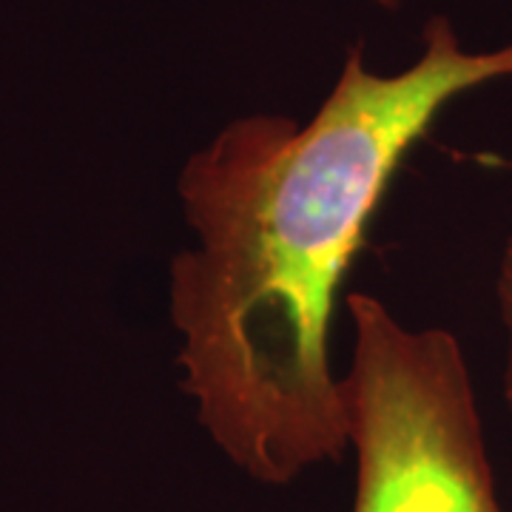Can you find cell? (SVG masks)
I'll return each instance as SVG.
<instances>
[{
    "label": "cell",
    "instance_id": "cell-1",
    "mask_svg": "<svg viewBox=\"0 0 512 512\" xmlns=\"http://www.w3.org/2000/svg\"><path fill=\"white\" fill-rule=\"evenodd\" d=\"M512 77V43L467 52L447 18L399 74L365 66V43L305 126L251 114L180 174L197 242L171 262L183 393L245 476L291 484L350 450L330 319L370 217L410 148L461 94Z\"/></svg>",
    "mask_w": 512,
    "mask_h": 512
},
{
    "label": "cell",
    "instance_id": "cell-2",
    "mask_svg": "<svg viewBox=\"0 0 512 512\" xmlns=\"http://www.w3.org/2000/svg\"><path fill=\"white\" fill-rule=\"evenodd\" d=\"M353 359L342 379L353 512H501L461 345L413 330L379 299L353 293Z\"/></svg>",
    "mask_w": 512,
    "mask_h": 512
},
{
    "label": "cell",
    "instance_id": "cell-3",
    "mask_svg": "<svg viewBox=\"0 0 512 512\" xmlns=\"http://www.w3.org/2000/svg\"><path fill=\"white\" fill-rule=\"evenodd\" d=\"M498 311H501V322L507 328V339H510V348H507V370H504V396L512 410V237L504 245V254L498 262Z\"/></svg>",
    "mask_w": 512,
    "mask_h": 512
}]
</instances>
